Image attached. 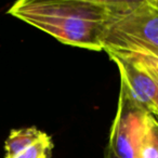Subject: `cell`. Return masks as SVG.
Masks as SVG:
<instances>
[{
    "mask_svg": "<svg viewBox=\"0 0 158 158\" xmlns=\"http://www.w3.org/2000/svg\"><path fill=\"white\" fill-rule=\"evenodd\" d=\"M117 7L118 1L20 0L8 13L64 44L101 51L105 49Z\"/></svg>",
    "mask_w": 158,
    "mask_h": 158,
    "instance_id": "1",
    "label": "cell"
},
{
    "mask_svg": "<svg viewBox=\"0 0 158 158\" xmlns=\"http://www.w3.org/2000/svg\"><path fill=\"white\" fill-rule=\"evenodd\" d=\"M143 110L144 107L136 106L120 93L107 144V147L116 157L135 158L136 145L142 128Z\"/></svg>",
    "mask_w": 158,
    "mask_h": 158,
    "instance_id": "2",
    "label": "cell"
},
{
    "mask_svg": "<svg viewBox=\"0 0 158 158\" xmlns=\"http://www.w3.org/2000/svg\"><path fill=\"white\" fill-rule=\"evenodd\" d=\"M53 142L51 136L44 132L41 138L9 158H51L53 151Z\"/></svg>",
    "mask_w": 158,
    "mask_h": 158,
    "instance_id": "3",
    "label": "cell"
},
{
    "mask_svg": "<svg viewBox=\"0 0 158 158\" xmlns=\"http://www.w3.org/2000/svg\"><path fill=\"white\" fill-rule=\"evenodd\" d=\"M149 113H152V114H155V115H158V94H157V98H156V100H155V103H154L153 108H152Z\"/></svg>",
    "mask_w": 158,
    "mask_h": 158,
    "instance_id": "4",
    "label": "cell"
},
{
    "mask_svg": "<svg viewBox=\"0 0 158 158\" xmlns=\"http://www.w3.org/2000/svg\"><path fill=\"white\" fill-rule=\"evenodd\" d=\"M104 158H118V157H116V156L114 155V154L112 153V151H110V148H106V154H105V157Z\"/></svg>",
    "mask_w": 158,
    "mask_h": 158,
    "instance_id": "5",
    "label": "cell"
}]
</instances>
